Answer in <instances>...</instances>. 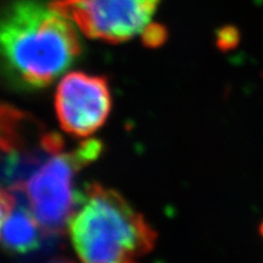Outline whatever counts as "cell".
Segmentation results:
<instances>
[{"mask_svg": "<svg viewBox=\"0 0 263 263\" xmlns=\"http://www.w3.org/2000/svg\"><path fill=\"white\" fill-rule=\"evenodd\" d=\"M15 199L16 201L11 211L3 223L0 239L9 251L28 254L41 246L42 233L45 232L28 207L16 196Z\"/></svg>", "mask_w": 263, "mask_h": 263, "instance_id": "8992f818", "label": "cell"}, {"mask_svg": "<svg viewBox=\"0 0 263 263\" xmlns=\"http://www.w3.org/2000/svg\"><path fill=\"white\" fill-rule=\"evenodd\" d=\"M140 35L143 44L145 45V47L159 48L161 45H163L164 42L167 41L168 33H167V29L164 26L150 22V24L143 29Z\"/></svg>", "mask_w": 263, "mask_h": 263, "instance_id": "52a82bcc", "label": "cell"}, {"mask_svg": "<svg viewBox=\"0 0 263 263\" xmlns=\"http://www.w3.org/2000/svg\"><path fill=\"white\" fill-rule=\"evenodd\" d=\"M259 234H261L262 238H263V222H262V224L259 226Z\"/></svg>", "mask_w": 263, "mask_h": 263, "instance_id": "30bf717a", "label": "cell"}, {"mask_svg": "<svg viewBox=\"0 0 263 263\" xmlns=\"http://www.w3.org/2000/svg\"><path fill=\"white\" fill-rule=\"evenodd\" d=\"M80 51L73 22L50 4L20 0L0 14V71L21 87L51 84Z\"/></svg>", "mask_w": 263, "mask_h": 263, "instance_id": "6da1fadb", "label": "cell"}, {"mask_svg": "<svg viewBox=\"0 0 263 263\" xmlns=\"http://www.w3.org/2000/svg\"><path fill=\"white\" fill-rule=\"evenodd\" d=\"M161 0H52L87 37L107 43L127 42L151 22Z\"/></svg>", "mask_w": 263, "mask_h": 263, "instance_id": "277c9868", "label": "cell"}, {"mask_svg": "<svg viewBox=\"0 0 263 263\" xmlns=\"http://www.w3.org/2000/svg\"><path fill=\"white\" fill-rule=\"evenodd\" d=\"M100 150V141L93 139L67 153L57 151L11 192L28 207L45 233L60 234L68 224L80 199L74 190L76 173L97 159Z\"/></svg>", "mask_w": 263, "mask_h": 263, "instance_id": "3957f363", "label": "cell"}, {"mask_svg": "<svg viewBox=\"0 0 263 263\" xmlns=\"http://www.w3.org/2000/svg\"><path fill=\"white\" fill-rule=\"evenodd\" d=\"M240 43V32L234 26H224L216 32V47L221 51L235 49Z\"/></svg>", "mask_w": 263, "mask_h": 263, "instance_id": "ba28073f", "label": "cell"}, {"mask_svg": "<svg viewBox=\"0 0 263 263\" xmlns=\"http://www.w3.org/2000/svg\"><path fill=\"white\" fill-rule=\"evenodd\" d=\"M76 254L83 262H133L155 248L157 234L117 192L85 186L68 221Z\"/></svg>", "mask_w": 263, "mask_h": 263, "instance_id": "7a4b0ae2", "label": "cell"}, {"mask_svg": "<svg viewBox=\"0 0 263 263\" xmlns=\"http://www.w3.org/2000/svg\"><path fill=\"white\" fill-rule=\"evenodd\" d=\"M55 108L62 129L88 137L103 126L111 110V94L103 77L72 72L60 82Z\"/></svg>", "mask_w": 263, "mask_h": 263, "instance_id": "5b68a950", "label": "cell"}, {"mask_svg": "<svg viewBox=\"0 0 263 263\" xmlns=\"http://www.w3.org/2000/svg\"><path fill=\"white\" fill-rule=\"evenodd\" d=\"M16 201L14 194L5 189L4 186L0 184V230H2L3 223H4L6 216L11 211L12 206Z\"/></svg>", "mask_w": 263, "mask_h": 263, "instance_id": "9c48e42d", "label": "cell"}]
</instances>
